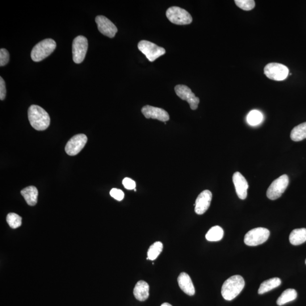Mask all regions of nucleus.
Returning <instances> with one entry per match:
<instances>
[{
    "label": "nucleus",
    "instance_id": "nucleus-6",
    "mask_svg": "<svg viewBox=\"0 0 306 306\" xmlns=\"http://www.w3.org/2000/svg\"><path fill=\"white\" fill-rule=\"evenodd\" d=\"M138 48L145 54L150 62H153L166 53V50L148 40H141L138 44Z\"/></svg>",
    "mask_w": 306,
    "mask_h": 306
},
{
    "label": "nucleus",
    "instance_id": "nucleus-32",
    "mask_svg": "<svg viewBox=\"0 0 306 306\" xmlns=\"http://www.w3.org/2000/svg\"><path fill=\"white\" fill-rule=\"evenodd\" d=\"M161 306H173L168 303L163 304Z\"/></svg>",
    "mask_w": 306,
    "mask_h": 306
},
{
    "label": "nucleus",
    "instance_id": "nucleus-30",
    "mask_svg": "<svg viewBox=\"0 0 306 306\" xmlns=\"http://www.w3.org/2000/svg\"><path fill=\"white\" fill-rule=\"evenodd\" d=\"M123 184L127 190H131L135 189L136 182L129 178H125L123 179Z\"/></svg>",
    "mask_w": 306,
    "mask_h": 306
},
{
    "label": "nucleus",
    "instance_id": "nucleus-15",
    "mask_svg": "<svg viewBox=\"0 0 306 306\" xmlns=\"http://www.w3.org/2000/svg\"><path fill=\"white\" fill-rule=\"evenodd\" d=\"M233 181L238 198L241 200L246 199L249 187L246 178L240 172H236L233 175Z\"/></svg>",
    "mask_w": 306,
    "mask_h": 306
},
{
    "label": "nucleus",
    "instance_id": "nucleus-26",
    "mask_svg": "<svg viewBox=\"0 0 306 306\" xmlns=\"http://www.w3.org/2000/svg\"><path fill=\"white\" fill-rule=\"evenodd\" d=\"M6 221L12 229L18 228L22 225L21 217L14 213L8 214Z\"/></svg>",
    "mask_w": 306,
    "mask_h": 306
},
{
    "label": "nucleus",
    "instance_id": "nucleus-21",
    "mask_svg": "<svg viewBox=\"0 0 306 306\" xmlns=\"http://www.w3.org/2000/svg\"><path fill=\"white\" fill-rule=\"evenodd\" d=\"M297 297V293L295 289H288L285 291L277 301V304L283 306L295 301Z\"/></svg>",
    "mask_w": 306,
    "mask_h": 306
},
{
    "label": "nucleus",
    "instance_id": "nucleus-28",
    "mask_svg": "<svg viewBox=\"0 0 306 306\" xmlns=\"http://www.w3.org/2000/svg\"><path fill=\"white\" fill-rule=\"evenodd\" d=\"M9 52L5 48L0 49V66H3L9 61Z\"/></svg>",
    "mask_w": 306,
    "mask_h": 306
},
{
    "label": "nucleus",
    "instance_id": "nucleus-10",
    "mask_svg": "<svg viewBox=\"0 0 306 306\" xmlns=\"http://www.w3.org/2000/svg\"><path fill=\"white\" fill-rule=\"evenodd\" d=\"M87 137L84 134H78L71 138L65 146V152L69 156L78 154L85 147Z\"/></svg>",
    "mask_w": 306,
    "mask_h": 306
},
{
    "label": "nucleus",
    "instance_id": "nucleus-31",
    "mask_svg": "<svg viewBox=\"0 0 306 306\" xmlns=\"http://www.w3.org/2000/svg\"><path fill=\"white\" fill-rule=\"evenodd\" d=\"M6 89L5 82L3 79L0 77V99L3 100L6 97Z\"/></svg>",
    "mask_w": 306,
    "mask_h": 306
},
{
    "label": "nucleus",
    "instance_id": "nucleus-25",
    "mask_svg": "<svg viewBox=\"0 0 306 306\" xmlns=\"http://www.w3.org/2000/svg\"><path fill=\"white\" fill-rule=\"evenodd\" d=\"M247 122L252 126L261 124L263 120L262 113L258 110L251 111L247 117Z\"/></svg>",
    "mask_w": 306,
    "mask_h": 306
},
{
    "label": "nucleus",
    "instance_id": "nucleus-8",
    "mask_svg": "<svg viewBox=\"0 0 306 306\" xmlns=\"http://www.w3.org/2000/svg\"><path fill=\"white\" fill-rule=\"evenodd\" d=\"M289 183V179L287 175H283L275 180L267 190L268 198L272 200L280 198L286 191Z\"/></svg>",
    "mask_w": 306,
    "mask_h": 306
},
{
    "label": "nucleus",
    "instance_id": "nucleus-27",
    "mask_svg": "<svg viewBox=\"0 0 306 306\" xmlns=\"http://www.w3.org/2000/svg\"><path fill=\"white\" fill-rule=\"evenodd\" d=\"M235 3L238 7L245 11L253 10L255 6V2L254 0H236Z\"/></svg>",
    "mask_w": 306,
    "mask_h": 306
},
{
    "label": "nucleus",
    "instance_id": "nucleus-18",
    "mask_svg": "<svg viewBox=\"0 0 306 306\" xmlns=\"http://www.w3.org/2000/svg\"><path fill=\"white\" fill-rule=\"evenodd\" d=\"M20 194L23 196L26 203L30 206H34L37 203L38 191L34 186H29L24 188Z\"/></svg>",
    "mask_w": 306,
    "mask_h": 306
},
{
    "label": "nucleus",
    "instance_id": "nucleus-16",
    "mask_svg": "<svg viewBox=\"0 0 306 306\" xmlns=\"http://www.w3.org/2000/svg\"><path fill=\"white\" fill-rule=\"evenodd\" d=\"M179 286L186 295L190 296L195 294V289L190 276L186 273L180 274L178 278Z\"/></svg>",
    "mask_w": 306,
    "mask_h": 306
},
{
    "label": "nucleus",
    "instance_id": "nucleus-4",
    "mask_svg": "<svg viewBox=\"0 0 306 306\" xmlns=\"http://www.w3.org/2000/svg\"><path fill=\"white\" fill-rule=\"evenodd\" d=\"M166 16L171 23L175 24H189L192 22V17L189 12L178 6L169 7L166 11Z\"/></svg>",
    "mask_w": 306,
    "mask_h": 306
},
{
    "label": "nucleus",
    "instance_id": "nucleus-1",
    "mask_svg": "<svg viewBox=\"0 0 306 306\" xmlns=\"http://www.w3.org/2000/svg\"><path fill=\"white\" fill-rule=\"evenodd\" d=\"M28 117L31 126L36 131H44L50 124V117L42 107L32 105L28 108Z\"/></svg>",
    "mask_w": 306,
    "mask_h": 306
},
{
    "label": "nucleus",
    "instance_id": "nucleus-23",
    "mask_svg": "<svg viewBox=\"0 0 306 306\" xmlns=\"http://www.w3.org/2000/svg\"><path fill=\"white\" fill-rule=\"evenodd\" d=\"M224 234V230L219 226H215L209 230L205 237L208 241L217 242L223 238Z\"/></svg>",
    "mask_w": 306,
    "mask_h": 306
},
{
    "label": "nucleus",
    "instance_id": "nucleus-12",
    "mask_svg": "<svg viewBox=\"0 0 306 306\" xmlns=\"http://www.w3.org/2000/svg\"><path fill=\"white\" fill-rule=\"evenodd\" d=\"M95 22L100 32L110 38H113L117 32V28L111 20L103 15H98L95 18Z\"/></svg>",
    "mask_w": 306,
    "mask_h": 306
},
{
    "label": "nucleus",
    "instance_id": "nucleus-7",
    "mask_svg": "<svg viewBox=\"0 0 306 306\" xmlns=\"http://www.w3.org/2000/svg\"><path fill=\"white\" fill-rule=\"evenodd\" d=\"M264 72L272 80L281 81L287 78L289 70L287 66L283 64L271 62L265 66Z\"/></svg>",
    "mask_w": 306,
    "mask_h": 306
},
{
    "label": "nucleus",
    "instance_id": "nucleus-20",
    "mask_svg": "<svg viewBox=\"0 0 306 306\" xmlns=\"http://www.w3.org/2000/svg\"><path fill=\"white\" fill-rule=\"evenodd\" d=\"M281 284H282V280L278 278L266 280L261 285V287L259 289L258 293L259 295H263L264 293L279 287Z\"/></svg>",
    "mask_w": 306,
    "mask_h": 306
},
{
    "label": "nucleus",
    "instance_id": "nucleus-11",
    "mask_svg": "<svg viewBox=\"0 0 306 306\" xmlns=\"http://www.w3.org/2000/svg\"><path fill=\"white\" fill-rule=\"evenodd\" d=\"M175 91L180 99L186 100L190 104L192 110L198 108L200 99L195 96L190 87L186 85H178L175 86Z\"/></svg>",
    "mask_w": 306,
    "mask_h": 306
},
{
    "label": "nucleus",
    "instance_id": "nucleus-22",
    "mask_svg": "<svg viewBox=\"0 0 306 306\" xmlns=\"http://www.w3.org/2000/svg\"><path fill=\"white\" fill-rule=\"evenodd\" d=\"M291 137L294 141H301L306 138V122L297 125L293 129Z\"/></svg>",
    "mask_w": 306,
    "mask_h": 306
},
{
    "label": "nucleus",
    "instance_id": "nucleus-9",
    "mask_svg": "<svg viewBox=\"0 0 306 306\" xmlns=\"http://www.w3.org/2000/svg\"><path fill=\"white\" fill-rule=\"evenodd\" d=\"M88 49L86 37L79 35L75 37L72 43L73 59L75 63L80 64L84 60Z\"/></svg>",
    "mask_w": 306,
    "mask_h": 306
},
{
    "label": "nucleus",
    "instance_id": "nucleus-5",
    "mask_svg": "<svg viewBox=\"0 0 306 306\" xmlns=\"http://www.w3.org/2000/svg\"><path fill=\"white\" fill-rule=\"evenodd\" d=\"M270 236L269 230L264 228H255L246 234L244 242L247 246H257L265 243Z\"/></svg>",
    "mask_w": 306,
    "mask_h": 306
},
{
    "label": "nucleus",
    "instance_id": "nucleus-17",
    "mask_svg": "<svg viewBox=\"0 0 306 306\" xmlns=\"http://www.w3.org/2000/svg\"><path fill=\"white\" fill-rule=\"evenodd\" d=\"M133 295L136 299L141 302L146 301L149 296V285L144 281H139L134 288Z\"/></svg>",
    "mask_w": 306,
    "mask_h": 306
},
{
    "label": "nucleus",
    "instance_id": "nucleus-13",
    "mask_svg": "<svg viewBox=\"0 0 306 306\" xmlns=\"http://www.w3.org/2000/svg\"><path fill=\"white\" fill-rule=\"evenodd\" d=\"M141 112L147 119H157L163 122L170 119L168 112L161 108L147 105L142 107Z\"/></svg>",
    "mask_w": 306,
    "mask_h": 306
},
{
    "label": "nucleus",
    "instance_id": "nucleus-19",
    "mask_svg": "<svg viewBox=\"0 0 306 306\" xmlns=\"http://www.w3.org/2000/svg\"><path fill=\"white\" fill-rule=\"evenodd\" d=\"M292 245L299 246L306 242V229H297L293 230L289 236Z\"/></svg>",
    "mask_w": 306,
    "mask_h": 306
},
{
    "label": "nucleus",
    "instance_id": "nucleus-14",
    "mask_svg": "<svg viewBox=\"0 0 306 306\" xmlns=\"http://www.w3.org/2000/svg\"><path fill=\"white\" fill-rule=\"evenodd\" d=\"M212 199V194L210 191L205 190L197 198L195 211L199 215H203L210 207Z\"/></svg>",
    "mask_w": 306,
    "mask_h": 306
},
{
    "label": "nucleus",
    "instance_id": "nucleus-29",
    "mask_svg": "<svg viewBox=\"0 0 306 306\" xmlns=\"http://www.w3.org/2000/svg\"><path fill=\"white\" fill-rule=\"evenodd\" d=\"M110 195L117 201H121L124 198V192L117 188H113L110 191Z\"/></svg>",
    "mask_w": 306,
    "mask_h": 306
},
{
    "label": "nucleus",
    "instance_id": "nucleus-33",
    "mask_svg": "<svg viewBox=\"0 0 306 306\" xmlns=\"http://www.w3.org/2000/svg\"><path fill=\"white\" fill-rule=\"evenodd\" d=\"M306 264V261H305Z\"/></svg>",
    "mask_w": 306,
    "mask_h": 306
},
{
    "label": "nucleus",
    "instance_id": "nucleus-3",
    "mask_svg": "<svg viewBox=\"0 0 306 306\" xmlns=\"http://www.w3.org/2000/svg\"><path fill=\"white\" fill-rule=\"evenodd\" d=\"M56 48V41L52 39H45L37 43L32 49L31 57L35 62H40L47 58Z\"/></svg>",
    "mask_w": 306,
    "mask_h": 306
},
{
    "label": "nucleus",
    "instance_id": "nucleus-2",
    "mask_svg": "<svg viewBox=\"0 0 306 306\" xmlns=\"http://www.w3.org/2000/svg\"><path fill=\"white\" fill-rule=\"evenodd\" d=\"M245 286V280L241 276H233L226 280L222 285V296L226 301H232L240 294Z\"/></svg>",
    "mask_w": 306,
    "mask_h": 306
},
{
    "label": "nucleus",
    "instance_id": "nucleus-24",
    "mask_svg": "<svg viewBox=\"0 0 306 306\" xmlns=\"http://www.w3.org/2000/svg\"><path fill=\"white\" fill-rule=\"evenodd\" d=\"M163 244L161 242H156L149 247L148 251V258L150 261H154L162 253Z\"/></svg>",
    "mask_w": 306,
    "mask_h": 306
}]
</instances>
